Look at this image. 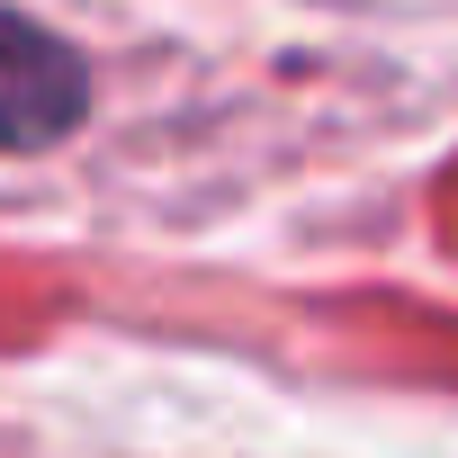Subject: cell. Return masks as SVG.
<instances>
[{
	"mask_svg": "<svg viewBox=\"0 0 458 458\" xmlns=\"http://www.w3.org/2000/svg\"><path fill=\"white\" fill-rule=\"evenodd\" d=\"M90 117V64L28 10L0 0V153H55Z\"/></svg>",
	"mask_w": 458,
	"mask_h": 458,
	"instance_id": "6da1fadb",
	"label": "cell"
}]
</instances>
